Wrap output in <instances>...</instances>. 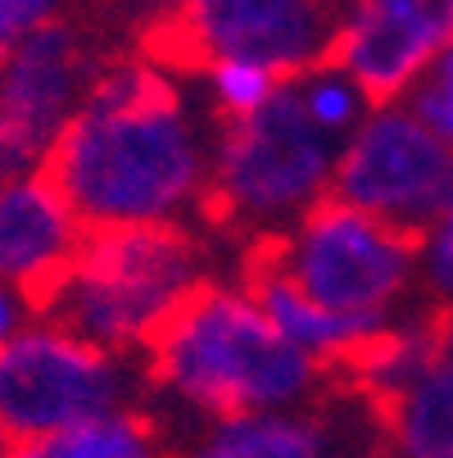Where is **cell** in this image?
Instances as JSON below:
<instances>
[{"label": "cell", "mask_w": 453, "mask_h": 458, "mask_svg": "<svg viewBox=\"0 0 453 458\" xmlns=\"http://www.w3.org/2000/svg\"><path fill=\"white\" fill-rule=\"evenodd\" d=\"M32 318V304L14 291V286H5V282H0V345H5L14 332H19V327Z\"/></svg>", "instance_id": "22"}, {"label": "cell", "mask_w": 453, "mask_h": 458, "mask_svg": "<svg viewBox=\"0 0 453 458\" xmlns=\"http://www.w3.org/2000/svg\"><path fill=\"white\" fill-rule=\"evenodd\" d=\"M214 132L150 59L105 69L46 177L87 232L186 227L209 205Z\"/></svg>", "instance_id": "1"}, {"label": "cell", "mask_w": 453, "mask_h": 458, "mask_svg": "<svg viewBox=\"0 0 453 458\" xmlns=\"http://www.w3.org/2000/svg\"><path fill=\"white\" fill-rule=\"evenodd\" d=\"M449 46L453 0H345L331 64L372 105H395Z\"/></svg>", "instance_id": "10"}, {"label": "cell", "mask_w": 453, "mask_h": 458, "mask_svg": "<svg viewBox=\"0 0 453 458\" xmlns=\"http://www.w3.org/2000/svg\"><path fill=\"white\" fill-rule=\"evenodd\" d=\"M431 327H435V354H440L444 363H453V304L440 309V313L431 318Z\"/></svg>", "instance_id": "23"}, {"label": "cell", "mask_w": 453, "mask_h": 458, "mask_svg": "<svg viewBox=\"0 0 453 458\" xmlns=\"http://www.w3.org/2000/svg\"><path fill=\"white\" fill-rule=\"evenodd\" d=\"M0 458H177V449L168 445L159 418L132 404V409L91 418L82 427H69L59 436L5 445Z\"/></svg>", "instance_id": "15"}, {"label": "cell", "mask_w": 453, "mask_h": 458, "mask_svg": "<svg viewBox=\"0 0 453 458\" xmlns=\"http://www.w3.org/2000/svg\"><path fill=\"white\" fill-rule=\"evenodd\" d=\"M395 458H453V363L440 354L376 409Z\"/></svg>", "instance_id": "14"}, {"label": "cell", "mask_w": 453, "mask_h": 458, "mask_svg": "<svg viewBox=\"0 0 453 458\" xmlns=\"http://www.w3.org/2000/svg\"><path fill=\"white\" fill-rule=\"evenodd\" d=\"M295 96H299L308 123L317 127V132H327L331 141H345L354 127L372 114V100L363 96V87L349 73H340L336 64H322V69L304 73L295 82Z\"/></svg>", "instance_id": "17"}, {"label": "cell", "mask_w": 453, "mask_h": 458, "mask_svg": "<svg viewBox=\"0 0 453 458\" xmlns=\"http://www.w3.org/2000/svg\"><path fill=\"white\" fill-rule=\"evenodd\" d=\"M417 264H422V291L440 300V309L453 304V205L417 236Z\"/></svg>", "instance_id": "20"}, {"label": "cell", "mask_w": 453, "mask_h": 458, "mask_svg": "<svg viewBox=\"0 0 453 458\" xmlns=\"http://www.w3.org/2000/svg\"><path fill=\"white\" fill-rule=\"evenodd\" d=\"M146 377L190 418L313 409L327 368L295 350L240 282H205L146 350Z\"/></svg>", "instance_id": "2"}, {"label": "cell", "mask_w": 453, "mask_h": 458, "mask_svg": "<svg viewBox=\"0 0 453 458\" xmlns=\"http://www.w3.org/2000/svg\"><path fill=\"white\" fill-rule=\"evenodd\" d=\"M240 286L258 300V309H264L273 318V327L295 345L304 350L313 363L322 368H349L381 332L376 327H363V322H349V318H336L327 309H317L273 259L264 254V245H254L249 250V264H245V277Z\"/></svg>", "instance_id": "12"}, {"label": "cell", "mask_w": 453, "mask_h": 458, "mask_svg": "<svg viewBox=\"0 0 453 458\" xmlns=\"http://www.w3.org/2000/svg\"><path fill=\"white\" fill-rule=\"evenodd\" d=\"M132 5H137V10H146V14H159V23H164V19L181 5V0H132Z\"/></svg>", "instance_id": "24"}, {"label": "cell", "mask_w": 453, "mask_h": 458, "mask_svg": "<svg viewBox=\"0 0 453 458\" xmlns=\"http://www.w3.org/2000/svg\"><path fill=\"white\" fill-rule=\"evenodd\" d=\"M177 458H345V440L317 409L200 422Z\"/></svg>", "instance_id": "13"}, {"label": "cell", "mask_w": 453, "mask_h": 458, "mask_svg": "<svg viewBox=\"0 0 453 458\" xmlns=\"http://www.w3.org/2000/svg\"><path fill=\"white\" fill-rule=\"evenodd\" d=\"M209 282V254L190 227L87 232L69 277L37 309L82 341L132 359Z\"/></svg>", "instance_id": "3"}, {"label": "cell", "mask_w": 453, "mask_h": 458, "mask_svg": "<svg viewBox=\"0 0 453 458\" xmlns=\"http://www.w3.org/2000/svg\"><path fill=\"white\" fill-rule=\"evenodd\" d=\"M336 155L340 141L317 132L286 82L258 114L218 123L205 214L273 241L331 195Z\"/></svg>", "instance_id": "4"}, {"label": "cell", "mask_w": 453, "mask_h": 458, "mask_svg": "<svg viewBox=\"0 0 453 458\" xmlns=\"http://www.w3.org/2000/svg\"><path fill=\"white\" fill-rule=\"evenodd\" d=\"M404 105L431 127V132H435L449 150H453V46L417 78V87L408 91Z\"/></svg>", "instance_id": "19"}, {"label": "cell", "mask_w": 453, "mask_h": 458, "mask_svg": "<svg viewBox=\"0 0 453 458\" xmlns=\"http://www.w3.org/2000/svg\"><path fill=\"white\" fill-rule=\"evenodd\" d=\"M340 5L345 0H181L155 32V55L196 73L218 59H240L299 82L331 64Z\"/></svg>", "instance_id": "7"}, {"label": "cell", "mask_w": 453, "mask_h": 458, "mask_svg": "<svg viewBox=\"0 0 453 458\" xmlns=\"http://www.w3.org/2000/svg\"><path fill=\"white\" fill-rule=\"evenodd\" d=\"M132 400L137 368L55 318H28L0 345V449L132 409Z\"/></svg>", "instance_id": "6"}, {"label": "cell", "mask_w": 453, "mask_h": 458, "mask_svg": "<svg viewBox=\"0 0 453 458\" xmlns=\"http://www.w3.org/2000/svg\"><path fill=\"white\" fill-rule=\"evenodd\" d=\"M431 359H435V327H431V318L408 313L395 327H385V332L349 363V372H354L363 395L381 409L390 395H399Z\"/></svg>", "instance_id": "16"}, {"label": "cell", "mask_w": 453, "mask_h": 458, "mask_svg": "<svg viewBox=\"0 0 453 458\" xmlns=\"http://www.w3.org/2000/svg\"><path fill=\"white\" fill-rule=\"evenodd\" d=\"M87 227L46 173L0 182V282L41 309L69 277Z\"/></svg>", "instance_id": "11"}, {"label": "cell", "mask_w": 453, "mask_h": 458, "mask_svg": "<svg viewBox=\"0 0 453 458\" xmlns=\"http://www.w3.org/2000/svg\"><path fill=\"white\" fill-rule=\"evenodd\" d=\"M55 14H59V0H0V55L59 23Z\"/></svg>", "instance_id": "21"}, {"label": "cell", "mask_w": 453, "mask_h": 458, "mask_svg": "<svg viewBox=\"0 0 453 458\" xmlns=\"http://www.w3.org/2000/svg\"><path fill=\"white\" fill-rule=\"evenodd\" d=\"M258 245L317 309L376 332L408 318V304L422 291L417 236L336 195H327L281 236Z\"/></svg>", "instance_id": "5"}, {"label": "cell", "mask_w": 453, "mask_h": 458, "mask_svg": "<svg viewBox=\"0 0 453 458\" xmlns=\"http://www.w3.org/2000/svg\"><path fill=\"white\" fill-rule=\"evenodd\" d=\"M200 78H205V91H209V100H214V109L222 118L258 114L286 87L268 69H258V64H240V59H218V64H209V69H200Z\"/></svg>", "instance_id": "18"}, {"label": "cell", "mask_w": 453, "mask_h": 458, "mask_svg": "<svg viewBox=\"0 0 453 458\" xmlns=\"http://www.w3.org/2000/svg\"><path fill=\"white\" fill-rule=\"evenodd\" d=\"M331 195L422 236L453 205V150L404 105H372L340 141Z\"/></svg>", "instance_id": "8"}, {"label": "cell", "mask_w": 453, "mask_h": 458, "mask_svg": "<svg viewBox=\"0 0 453 458\" xmlns=\"http://www.w3.org/2000/svg\"><path fill=\"white\" fill-rule=\"evenodd\" d=\"M96 78V59L69 23L0 55V182L46 173Z\"/></svg>", "instance_id": "9"}]
</instances>
